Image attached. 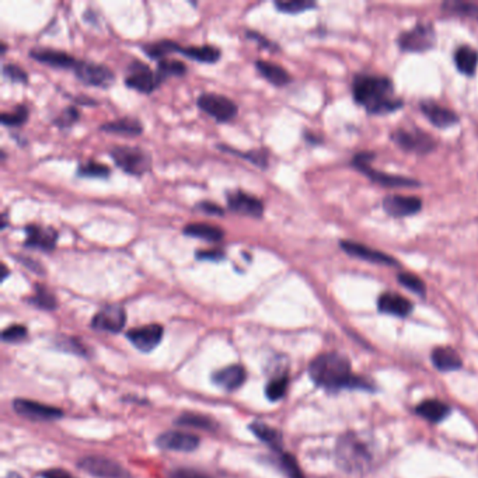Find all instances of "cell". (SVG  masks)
Segmentation results:
<instances>
[{"label":"cell","mask_w":478,"mask_h":478,"mask_svg":"<svg viewBox=\"0 0 478 478\" xmlns=\"http://www.w3.org/2000/svg\"><path fill=\"white\" fill-rule=\"evenodd\" d=\"M355 101L371 114H386L398 110L403 101L394 96V86L389 77L359 75L354 79Z\"/></svg>","instance_id":"6da1fadb"},{"label":"cell","mask_w":478,"mask_h":478,"mask_svg":"<svg viewBox=\"0 0 478 478\" xmlns=\"http://www.w3.org/2000/svg\"><path fill=\"white\" fill-rule=\"evenodd\" d=\"M308 375L317 386L326 389L371 387L365 380L352 375L351 364L344 355L334 352L317 357L308 366Z\"/></svg>","instance_id":"7a4b0ae2"},{"label":"cell","mask_w":478,"mask_h":478,"mask_svg":"<svg viewBox=\"0 0 478 478\" xmlns=\"http://www.w3.org/2000/svg\"><path fill=\"white\" fill-rule=\"evenodd\" d=\"M110 156L122 172L130 176H142L151 167L149 153L136 146H114Z\"/></svg>","instance_id":"3957f363"},{"label":"cell","mask_w":478,"mask_h":478,"mask_svg":"<svg viewBox=\"0 0 478 478\" xmlns=\"http://www.w3.org/2000/svg\"><path fill=\"white\" fill-rule=\"evenodd\" d=\"M198 107L216 119L218 122H229L237 115V104L226 96L215 93H202L197 100Z\"/></svg>","instance_id":"277c9868"},{"label":"cell","mask_w":478,"mask_h":478,"mask_svg":"<svg viewBox=\"0 0 478 478\" xmlns=\"http://www.w3.org/2000/svg\"><path fill=\"white\" fill-rule=\"evenodd\" d=\"M375 154L369 153V151H362L359 154H357L352 160V165L361 170L364 174H366L368 177H371L373 181L382 184V186H387V187H418L419 183L412 180V179H405V177H397V176H391V174H386L382 172H376L369 166V162L373 160Z\"/></svg>","instance_id":"5b68a950"},{"label":"cell","mask_w":478,"mask_h":478,"mask_svg":"<svg viewBox=\"0 0 478 478\" xmlns=\"http://www.w3.org/2000/svg\"><path fill=\"white\" fill-rule=\"evenodd\" d=\"M77 465L84 472L96 478H132L128 470H125L121 464L107 457L89 456L82 458L77 463Z\"/></svg>","instance_id":"8992f818"},{"label":"cell","mask_w":478,"mask_h":478,"mask_svg":"<svg viewBox=\"0 0 478 478\" xmlns=\"http://www.w3.org/2000/svg\"><path fill=\"white\" fill-rule=\"evenodd\" d=\"M125 84L139 93L150 94L162 83L158 82L156 72H153L147 65L142 64L140 61H133L128 66Z\"/></svg>","instance_id":"52a82bcc"},{"label":"cell","mask_w":478,"mask_h":478,"mask_svg":"<svg viewBox=\"0 0 478 478\" xmlns=\"http://www.w3.org/2000/svg\"><path fill=\"white\" fill-rule=\"evenodd\" d=\"M126 323V311L119 304H108L100 308L91 320V327L98 331L119 333Z\"/></svg>","instance_id":"ba28073f"},{"label":"cell","mask_w":478,"mask_h":478,"mask_svg":"<svg viewBox=\"0 0 478 478\" xmlns=\"http://www.w3.org/2000/svg\"><path fill=\"white\" fill-rule=\"evenodd\" d=\"M73 72L80 82L96 87H108L115 77L108 66L89 61H79Z\"/></svg>","instance_id":"9c48e42d"},{"label":"cell","mask_w":478,"mask_h":478,"mask_svg":"<svg viewBox=\"0 0 478 478\" xmlns=\"http://www.w3.org/2000/svg\"><path fill=\"white\" fill-rule=\"evenodd\" d=\"M435 44V31L431 24L419 23L412 30L405 31L398 38V45L404 51L421 52L432 48Z\"/></svg>","instance_id":"30bf717a"},{"label":"cell","mask_w":478,"mask_h":478,"mask_svg":"<svg viewBox=\"0 0 478 478\" xmlns=\"http://www.w3.org/2000/svg\"><path fill=\"white\" fill-rule=\"evenodd\" d=\"M226 201L230 211L246 215L251 218H261L264 214V204L257 197L247 194L241 190L236 191H227L226 193Z\"/></svg>","instance_id":"8fae6325"},{"label":"cell","mask_w":478,"mask_h":478,"mask_svg":"<svg viewBox=\"0 0 478 478\" xmlns=\"http://www.w3.org/2000/svg\"><path fill=\"white\" fill-rule=\"evenodd\" d=\"M126 338L132 345L142 352H151L163 338V327L160 324H149L139 329H132L126 333Z\"/></svg>","instance_id":"7c38bea8"},{"label":"cell","mask_w":478,"mask_h":478,"mask_svg":"<svg viewBox=\"0 0 478 478\" xmlns=\"http://www.w3.org/2000/svg\"><path fill=\"white\" fill-rule=\"evenodd\" d=\"M391 139L403 149L415 153H428L435 147V140L425 132L398 129L394 130Z\"/></svg>","instance_id":"4fadbf2b"},{"label":"cell","mask_w":478,"mask_h":478,"mask_svg":"<svg viewBox=\"0 0 478 478\" xmlns=\"http://www.w3.org/2000/svg\"><path fill=\"white\" fill-rule=\"evenodd\" d=\"M13 408L19 415L33 421H54L64 417V412L59 408L30 401L26 398L16 400L13 403Z\"/></svg>","instance_id":"5bb4252c"},{"label":"cell","mask_w":478,"mask_h":478,"mask_svg":"<svg viewBox=\"0 0 478 478\" xmlns=\"http://www.w3.org/2000/svg\"><path fill=\"white\" fill-rule=\"evenodd\" d=\"M27 234L24 240V247L36 248L41 251H52L58 241V232L51 226H38V225H29L24 227Z\"/></svg>","instance_id":"9a60e30c"},{"label":"cell","mask_w":478,"mask_h":478,"mask_svg":"<svg viewBox=\"0 0 478 478\" xmlns=\"http://www.w3.org/2000/svg\"><path fill=\"white\" fill-rule=\"evenodd\" d=\"M157 446L165 450H174V451H194L198 449L201 440L194 433L186 432H165L157 438Z\"/></svg>","instance_id":"2e32d148"},{"label":"cell","mask_w":478,"mask_h":478,"mask_svg":"<svg viewBox=\"0 0 478 478\" xmlns=\"http://www.w3.org/2000/svg\"><path fill=\"white\" fill-rule=\"evenodd\" d=\"M30 57L41 64L58 69H75L79 62L70 54L52 48H34L30 51Z\"/></svg>","instance_id":"e0dca14e"},{"label":"cell","mask_w":478,"mask_h":478,"mask_svg":"<svg viewBox=\"0 0 478 478\" xmlns=\"http://www.w3.org/2000/svg\"><path fill=\"white\" fill-rule=\"evenodd\" d=\"M340 246L341 248L352 255V257H358L361 260H365V261H371V262H375V264H384V265H397V261L391 257V255H387L382 251H378V250H373L368 246H364V244H359V243H355V241H348V240H344V241H340Z\"/></svg>","instance_id":"ac0fdd59"},{"label":"cell","mask_w":478,"mask_h":478,"mask_svg":"<svg viewBox=\"0 0 478 478\" xmlns=\"http://www.w3.org/2000/svg\"><path fill=\"white\" fill-rule=\"evenodd\" d=\"M384 211L391 216H408L417 214L422 208V201L417 197L390 195L383 200Z\"/></svg>","instance_id":"d6986e66"},{"label":"cell","mask_w":478,"mask_h":478,"mask_svg":"<svg viewBox=\"0 0 478 478\" xmlns=\"http://www.w3.org/2000/svg\"><path fill=\"white\" fill-rule=\"evenodd\" d=\"M246 369L240 365H232L227 368H223L212 375L214 383L226 390V391H234L239 387H241L246 382Z\"/></svg>","instance_id":"ffe728a7"},{"label":"cell","mask_w":478,"mask_h":478,"mask_svg":"<svg viewBox=\"0 0 478 478\" xmlns=\"http://www.w3.org/2000/svg\"><path fill=\"white\" fill-rule=\"evenodd\" d=\"M419 107H421L424 115L435 126L447 128V126L454 125L458 121V117L453 111H450V110H447V108H445V107H442L433 101H422Z\"/></svg>","instance_id":"44dd1931"},{"label":"cell","mask_w":478,"mask_h":478,"mask_svg":"<svg viewBox=\"0 0 478 478\" xmlns=\"http://www.w3.org/2000/svg\"><path fill=\"white\" fill-rule=\"evenodd\" d=\"M379 310L387 314L398 315V317H405L411 313L412 304L410 300H407L404 296L386 292L379 297Z\"/></svg>","instance_id":"7402d4cb"},{"label":"cell","mask_w":478,"mask_h":478,"mask_svg":"<svg viewBox=\"0 0 478 478\" xmlns=\"http://www.w3.org/2000/svg\"><path fill=\"white\" fill-rule=\"evenodd\" d=\"M100 129L104 132L128 135V136H137L143 132L142 122L137 118H132V117H124L114 121H108L103 124Z\"/></svg>","instance_id":"603a6c76"},{"label":"cell","mask_w":478,"mask_h":478,"mask_svg":"<svg viewBox=\"0 0 478 478\" xmlns=\"http://www.w3.org/2000/svg\"><path fill=\"white\" fill-rule=\"evenodd\" d=\"M183 232L186 236L202 239V240H207L211 243L222 241L225 237V232L221 227L211 225V223H200V222L188 223V225H186Z\"/></svg>","instance_id":"cb8c5ba5"},{"label":"cell","mask_w":478,"mask_h":478,"mask_svg":"<svg viewBox=\"0 0 478 478\" xmlns=\"http://www.w3.org/2000/svg\"><path fill=\"white\" fill-rule=\"evenodd\" d=\"M255 68L260 72V75L274 86H286L292 80L287 70L274 62L255 61Z\"/></svg>","instance_id":"d4e9b609"},{"label":"cell","mask_w":478,"mask_h":478,"mask_svg":"<svg viewBox=\"0 0 478 478\" xmlns=\"http://www.w3.org/2000/svg\"><path fill=\"white\" fill-rule=\"evenodd\" d=\"M180 54H183L184 57L194 59L197 62H202V64H215L222 57V51L214 45H201V47L190 45L186 48L181 47Z\"/></svg>","instance_id":"484cf974"},{"label":"cell","mask_w":478,"mask_h":478,"mask_svg":"<svg viewBox=\"0 0 478 478\" xmlns=\"http://www.w3.org/2000/svg\"><path fill=\"white\" fill-rule=\"evenodd\" d=\"M250 429L260 440H262L271 449H274L276 451H279L282 449V435L279 431H276L272 426H269L264 422H260V421L253 422L250 425Z\"/></svg>","instance_id":"4316f807"},{"label":"cell","mask_w":478,"mask_h":478,"mask_svg":"<svg viewBox=\"0 0 478 478\" xmlns=\"http://www.w3.org/2000/svg\"><path fill=\"white\" fill-rule=\"evenodd\" d=\"M143 52L151 58V59H166L167 55L170 54H176L181 51V45L172 41V40H162V41H154V43H149V44H143L142 47Z\"/></svg>","instance_id":"83f0119b"},{"label":"cell","mask_w":478,"mask_h":478,"mask_svg":"<svg viewBox=\"0 0 478 478\" xmlns=\"http://www.w3.org/2000/svg\"><path fill=\"white\" fill-rule=\"evenodd\" d=\"M454 62L461 73L472 76L478 65V52L468 45H463L457 48L454 54Z\"/></svg>","instance_id":"f1b7e54d"},{"label":"cell","mask_w":478,"mask_h":478,"mask_svg":"<svg viewBox=\"0 0 478 478\" xmlns=\"http://www.w3.org/2000/svg\"><path fill=\"white\" fill-rule=\"evenodd\" d=\"M432 361L439 371L449 372L461 368V358L451 348H438L432 354Z\"/></svg>","instance_id":"f546056e"},{"label":"cell","mask_w":478,"mask_h":478,"mask_svg":"<svg viewBox=\"0 0 478 478\" xmlns=\"http://www.w3.org/2000/svg\"><path fill=\"white\" fill-rule=\"evenodd\" d=\"M417 412L431 422H439L449 415L450 408L442 401L428 400L417 407Z\"/></svg>","instance_id":"4dcf8cb0"},{"label":"cell","mask_w":478,"mask_h":478,"mask_svg":"<svg viewBox=\"0 0 478 478\" xmlns=\"http://www.w3.org/2000/svg\"><path fill=\"white\" fill-rule=\"evenodd\" d=\"M187 73V65L183 61L179 59H162L157 64L156 75L160 83H163L166 79L172 76L181 77Z\"/></svg>","instance_id":"1f68e13d"},{"label":"cell","mask_w":478,"mask_h":478,"mask_svg":"<svg viewBox=\"0 0 478 478\" xmlns=\"http://www.w3.org/2000/svg\"><path fill=\"white\" fill-rule=\"evenodd\" d=\"M219 149L223 151L237 154V156L246 158V160H248L250 163H253L254 166H258L261 169H265L268 166V151L265 149H254V150H248V151H240V150L230 149L229 146H225V144H219Z\"/></svg>","instance_id":"d6a6232c"},{"label":"cell","mask_w":478,"mask_h":478,"mask_svg":"<svg viewBox=\"0 0 478 478\" xmlns=\"http://www.w3.org/2000/svg\"><path fill=\"white\" fill-rule=\"evenodd\" d=\"M111 170L108 166L97 163L94 160H89L86 163L79 165L77 176L84 179H107L110 177Z\"/></svg>","instance_id":"836d02e7"},{"label":"cell","mask_w":478,"mask_h":478,"mask_svg":"<svg viewBox=\"0 0 478 478\" xmlns=\"http://www.w3.org/2000/svg\"><path fill=\"white\" fill-rule=\"evenodd\" d=\"M30 303L43 310H54L57 307V299L50 292L48 287L43 285H36V293L30 299Z\"/></svg>","instance_id":"e575fe53"},{"label":"cell","mask_w":478,"mask_h":478,"mask_svg":"<svg viewBox=\"0 0 478 478\" xmlns=\"http://www.w3.org/2000/svg\"><path fill=\"white\" fill-rule=\"evenodd\" d=\"M274 5L281 13H289V15L301 13L304 10L315 8V3L308 2V0H276Z\"/></svg>","instance_id":"d590c367"},{"label":"cell","mask_w":478,"mask_h":478,"mask_svg":"<svg viewBox=\"0 0 478 478\" xmlns=\"http://www.w3.org/2000/svg\"><path fill=\"white\" fill-rule=\"evenodd\" d=\"M177 425L183 426H191V428H198V429H207V431H214L215 429V422L204 415L198 414H183L180 418L176 421Z\"/></svg>","instance_id":"8d00e7d4"},{"label":"cell","mask_w":478,"mask_h":478,"mask_svg":"<svg viewBox=\"0 0 478 478\" xmlns=\"http://www.w3.org/2000/svg\"><path fill=\"white\" fill-rule=\"evenodd\" d=\"M29 119V107L26 104H19L10 112H2L0 121L6 126H20Z\"/></svg>","instance_id":"74e56055"},{"label":"cell","mask_w":478,"mask_h":478,"mask_svg":"<svg viewBox=\"0 0 478 478\" xmlns=\"http://www.w3.org/2000/svg\"><path fill=\"white\" fill-rule=\"evenodd\" d=\"M287 390V378L285 375L272 379L265 387V396L271 401L281 400Z\"/></svg>","instance_id":"f35d334b"},{"label":"cell","mask_w":478,"mask_h":478,"mask_svg":"<svg viewBox=\"0 0 478 478\" xmlns=\"http://www.w3.org/2000/svg\"><path fill=\"white\" fill-rule=\"evenodd\" d=\"M80 118V112L75 105H69L62 110V112L52 121L58 128H69Z\"/></svg>","instance_id":"ab89813d"},{"label":"cell","mask_w":478,"mask_h":478,"mask_svg":"<svg viewBox=\"0 0 478 478\" xmlns=\"http://www.w3.org/2000/svg\"><path fill=\"white\" fill-rule=\"evenodd\" d=\"M398 282L401 285H404L405 287H408L410 290L418 293V294H424L425 293V283H424V281L419 279L418 276H415L414 274L401 272L398 275Z\"/></svg>","instance_id":"60d3db41"},{"label":"cell","mask_w":478,"mask_h":478,"mask_svg":"<svg viewBox=\"0 0 478 478\" xmlns=\"http://www.w3.org/2000/svg\"><path fill=\"white\" fill-rule=\"evenodd\" d=\"M2 73L5 77H8L12 82L27 83V80H29L27 72L16 64H5L2 68Z\"/></svg>","instance_id":"b9f144b4"},{"label":"cell","mask_w":478,"mask_h":478,"mask_svg":"<svg viewBox=\"0 0 478 478\" xmlns=\"http://www.w3.org/2000/svg\"><path fill=\"white\" fill-rule=\"evenodd\" d=\"M445 10H449L451 13L457 15H465V16H474L478 17V6L471 3H463V2H449L442 6Z\"/></svg>","instance_id":"7bdbcfd3"},{"label":"cell","mask_w":478,"mask_h":478,"mask_svg":"<svg viewBox=\"0 0 478 478\" xmlns=\"http://www.w3.org/2000/svg\"><path fill=\"white\" fill-rule=\"evenodd\" d=\"M281 465L285 471V474L289 477V478H304L303 472L300 471L299 468V464L296 461V458L292 456V454H282L281 457Z\"/></svg>","instance_id":"ee69618b"},{"label":"cell","mask_w":478,"mask_h":478,"mask_svg":"<svg viewBox=\"0 0 478 478\" xmlns=\"http://www.w3.org/2000/svg\"><path fill=\"white\" fill-rule=\"evenodd\" d=\"M27 337V329L24 326L20 324H15L8 327L3 334H2V340L6 343H20Z\"/></svg>","instance_id":"f6af8a7d"},{"label":"cell","mask_w":478,"mask_h":478,"mask_svg":"<svg viewBox=\"0 0 478 478\" xmlns=\"http://www.w3.org/2000/svg\"><path fill=\"white\" fill-rule=\"evenodd\" d=\"M167 478H211L209 475L197 471V470H191V468H179L173 472L169 474Z\"/></svg>","instance_id":"bcb514c9"},{"label":"cell","mask_w":478,"mask_h":478,"mask_svg":"<svg viewBox=\"0 0 478 478\" xmlns=\"http://www.w3.org/2000/svg\"><path fill=\"white\" fill-rule=\"evenodd\" d=\"M197 208L201 209L202 212L208 214V215H215V216H223L225 215V209L212 201H201L197 204Z\"/></svg>","instance_id":"7dc6e473"},{"label":"cell","mask_w":478,"mask_h":478,"mask_svg":"<svg viewBox=\"0 0 478 478\" xmlns=\"http://www.w3.org/2000/svg\"><path fill=\"white\" fill-rule=\"evenodd\" d=\"M197 258L202 261H222L225 258V253L218 248H211V250H200L197 251Z\"/></svg>","instance_id":"c3c4849f"},{"label":"cell","mask_w":478,"mask_h":478,"mask_svg":"<svg viewBox=\"0 0 478 478\" xmlns=\"http://www.w3.org/2000/svg\"><path fill=\"white\" fill-rule=\"evenodd\" d=\"M246 37L247 38H250V40H253V41H255L258 45H261L262 48H267V50H276V44H274V43H271L268 38H265L262 34H260V33H255V31H251V30H248V31H246Z\"/></svg>","instance_id":"681fc988"},{"label":"cell","mask_w":478,"mask_h":478,"mask_svg":"<svg viewBox=\"0 0 478 478\" xmlns=\"http://www.w3.org/2000/svg\"><path fill=\"white\" fill-rule=\"evenodd\" d=\"M16 260H17V261H20L23 265H26L27 268H30L31 271H34L36 274L44 275V268H43V265H41L40 262L34 261L33 258H30V257H20V255H17V258H16Z\"/></svg>","instance_id":"f907efd6"},{"label":"cell","mask_w":478,"mask_h":478,"mask_svg":"<svg viewBox=\"0 0 478 478\" xmlns=\"http://www.w3.org/2000/svg\"><path fill=\"white\" fill-rule=\"evenodd\" d=\"M43 477H44V478H73L72 474H69V472L65 471V470H59V468H57V470H50V471L44 472Z\"/></svg>","instance_id":"816d5d0a"},{"label":"cell","mask_w":478,"mask_h":478,"mask_svg":"<svg viewBox=\"0 0 478 478\" xmlns=\"http://www.w3.org/2000/svg\"><path fill=\"white\" fill-rule=\"evenodd\" d=\"M2 278H0V279H2V281H5L6 278H8V275H9V269H8V267L5 265V264H2Z\"/></svg>","instance_id":"f5cc1de1"},{"label":"cell","mask_w":478,"mask_h":478,"mask_svg":"<svg viewBox=\"0 0 478 478\" xmlns=\"http://www.w3.org/2000/svg\"><path fill=\"white\" fill-rule=\"evenodd\" d=\"M5 478H23L20 474H17V472H9Z\"/></svg>","instance_id":"db71d44e"},{"label":"cell","mask_w":478,"mask_h":478,"mask_svg":"<svg viewBox=\"0 0 478 478\" xmlns=\"http://www.w3.org/2000/svg\"><path fill=\"white\" fill-rule=\"evenodd\" d=\"M2 218H3V219H2V229H5V227L8 226V221H6V218H8V216H6V214H3V215H2Z\"/></svg>","instance_id":"11a10c76"},{"label":"cell","mask_w":478,"mask_h":478,"mask_svg":"<svg viewBox=\"0 0 478 478\" xmlns=\"http://www.w3.org/2000/svg\"><path fill=\"white\" fill-rule=\"evenodd\" d=\"M6 50H8V45L5 44V43H2V55H5V52H6Z\"/></svg>","instance_id":"9f6ffc18"}]
</instances>
